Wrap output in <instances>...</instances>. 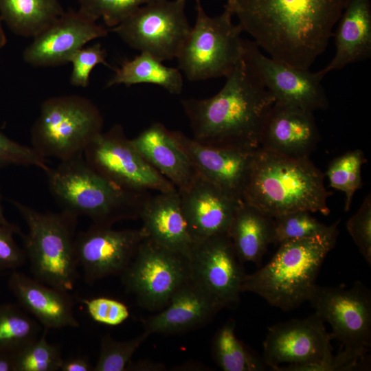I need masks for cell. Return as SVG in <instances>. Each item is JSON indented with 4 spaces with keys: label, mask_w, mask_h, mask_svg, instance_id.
Listing matches in <instances>:
<instances>
[{
    "label": "cell",
    "mask_w": 371,
    "mask_h": 371,
    "mask_svg": "<svg viewBox=\"0 0 371 371\" xmlns=\"http://www.w3.org/2000/svg\"><path fill=\"white\" fill-rule=\"evenodd\" d=\"M177 191L194 243L227 234L236 209L243 201L230 196L198 173L187 188Z\"/></svg>",
    "instance_id": "ac0fdd59"
},
{
    "label": "cell",
    "mask_w": 371,
    "mask_h": 371,
    "mask_svg": "<svg viewBox=\"0 0 371 371\" xmlns=\"http://www.w3.org/2000/svg\"><path fill=\"white\" fill-rule=\"evenodd\" d=\"M348 0H237L243 32L269 54L309 69L326 49Z\"/></svg>",
    "instance_id": "6da1fadb"
},
{
    "label": "cell",
    "mask_w": 371,
    "mask_h": 371,
    "mask_svg": "<svg viewBox=\"0 0 371 371\" xmlns=\"http://www.w3.org/2000/svg\"><path fill=\"white\" fill-rule=\"evenodd\" d=\"M212 348L214 359L224 371H261L265 368L263 359L237 338L233 320H229L218 330Z\"/></svg>",
    "instance_id": "f1b7e54d"
},
{
    "label": "cell",
    "mask_w": 371,
    "mask_h": 371,
    "mask_svg": "<svg viewBox=\"0 0 371 371\" xmlns=\"http://www.w3.org/2000/svg\"><path fill=\"white\" fill-rule=\"evenodd\" d=\"M27 226L21 236L36 280L57 289L72 291L78 278L75 250L78 217L67 212H39L12 201Z\"/></svg>",
    "instance_id": "8992f818"
},
{
    "label": "cell",
    "mask_w": 371,
    "mask_h": 371,
    "mask_svg": "<svg viewBox=\"0 0 371 371\" xmlns=\"http://www.w3.org/2000/svg\"><path fill=\"white\" fill-rule=\"evenodd\" d=\"M146 237L142 228L117 230L95 224L76 234V255L85 281L92 284L111 276H120Z\"/></svg>",
    "instance_id": "9a60e30c"
},
{
    "label": "cell",
    "mask_w": 371,
    "mask_h": 371,
    "mask_svg": "<svg viewBox=\"0 0 371 371\" xmlns=\"http://www.w3.org/2000/svg\"><path fill=\"white\" fill-rule=\"evenodd\" d=\"M331 334L315 312L271 326L263 343L265 364L278 371H333Z\"/></svg>",
    "instance_id": "9c48e42d"
},
{
    "label": "cell",
    "mask_w": 371,
    "mask_h": 371,
    "mask_svg": "<svg viewBox=\"0 0 371 371\" xmlns=\"http://www.w3.org/2000/svg\"><path fill=\"white\" fill-rule=\"evenodd\" d=\"M223 306L192 278L172 296L168 304L144 323L149 335L177 334L207 324Z\"/></svg>",
    "instance_id": "44dd1931"
},
{
    "label": "cell",
    "mask_w": 371,
    "mask_h": 371,
    "mask_svg": "<svg viewBox=\"0 0 371 371\" xmlns=\"http://www.w3.org/2000/svg\"><path fill=\"white\" fill-rule=\"evenodd\" d=\"M125 289L150 311L167 306L173 294L191 279L189 259L146 237L120 275Z\"/></svg>",
    "instance_id": "30bf717a"
},
{
    "label": "cell",
    "mask_w": 371,
    "mask_h": 371,
    "mask_svg": "<svg viewBox=\"0 0 371 371\" xmlns=\"http://www.w3.org/2000/svg\"><path fill=\"white\" fill-rule=\"evenodd\" d=\"M229 236L241 263H260L267 247L274 243L273 218L243 201L230 224Z\"/></svg>",
    "instance_id": "484cf974"
},
{
    "label": "cell",
    "mask_w": 371,
    "mask_h": 371,
    "mask_svg": "<svg viewBox=\"0 0 371 371\" xmlns=\"http://www.w3.org/2000/svg\"><path fill=\"white\" fill-rule=\"evenodd\" d=\"M10 165L34 166L45 172L50 168L47 159L32 146L12 140L0 131V167Z\"/></svg>",
    "instance_id": "8d00e7d4"
},
{
    "label": "cell",
    "mask_w": 371,
    "mask_h": 371,
    "mask_svg": "<svg viewBox=\"0 0 371 371\" xmlns=\"http://www.w3.org/2000/svg\"><path fill=\"white\" fill-rule=\"evenodd\" d=\"M48 330L15 353L14 371H56L63 360L60 348L48 342Z\"/></svg>",
    "instance_id": "1f68e13d"
},
{
    "label": "cell",
    "mask_w": 371,
    "mask_h": 371,
    "mask_svg": "<svg viewBox=\"0 0 371 371\" xmlns=\"http://www.w3.org/2000/svg\"><path fill=\"white\" fill-rule=\"evenodd\" d=\"M49 192L61 210L109 226L139 218L148 192L122 188L93 170L83 154L60 161L45 172Z\"/></svg>",
    "instance_id": "277c9868"
},
{
    "label": "cell",
    "mask_w": 371,
    "mask_h": 371,
    "mask_svg": "<svg viewBox=\"0 0 371 371\" xmlns=\"http://www.w3.org/2000/svg\"><path fill=\"white\" fill-rule=\"evenodd\" d=\"M186 0H158L137 8L111 28L141 52L161 61L177 58L191 26L185 13Z\"/></svg>",
    "instance_id": "8fae6325"
},
{
    "label": "cell",
    "mask_w": 371,
    "mask_h": 371,
    "mask_svg": "<svg viewBox=\"0 0 371 371\" xmlns=\"http://www.w3.org/2000/svg\"><path fill=\"white\" fill-rule=\"evenodd\" d=\"M243 54L275 102L314 112L326 109L328 100L320 71H311L267 56L252 41L244 40Z\"/></svg>",
    "instance_id": "5bb4252c"
},
{
    "label": "cell",
    "mask_w": 371,
    "mask_h": 371,
    "mask_svg": "<svg viewBox=\"0 0 371 371\" xmlns=\"http://www.w3.org/2000/svg\"><path fill=\"white\" fill-rule=\"evenodd\" d=\"M367 161L360 149L348 151L335 158L326 172L331 188L343 192L344 210H350L355 192L361 188V168Z\"/></svg>",
    "instance_id": "4dcf8cb0"
},
{
    "label": "cell",
    "mask_w": 371,
    "mask_h": 371,
    "mask_svg": "<svg viewBox=\"0 0 371 371\" xmlns=\"http://www.w3.org/2000/svg\"><path fill=\"white\" fill-rule=\"evenodd\" d=\"M83 157L93 170L126 189L158 192L177 190L144 158L120 124L100 133L86 148Z\"/></svg>",
    "instance_id": "4fadbf2b"
},
{
    "label": "cell",
    "mask_w": 371,
    "mask_h": 371,
    "mask_svg": "<svg viewBox=\"0 0 371 371\" xmlns=\"http://www.w3.org/2000/svg\"><path fill=\"white\" fill-rule=\"evenodd\" d=\"M313 113L275 102L262 128L260 148L289 157H308L320 138Z\"/></svg>",
    "instance_id": "ffe728a7"
},
{
    "label": "cell",
    "mask_w": 371,
    "mask_h": 371,
    "mask_svg": "<svg viewBox=\"0 0 371 371\" xmlns=\"http://www.w3.org/2000/svg\"><path fill=\"white\" fill-rule=\"evenodd\" d=\"M64 12L58 0H0L1 20L25 37H34Z\"/></svg>",
    "instance_id": "83f0119b"
},
{
    "label": "cell",
    "mask_w": 371,
    "mask_h": 371,
    "mask_svg": "<svg viewBox=\"0 0 371 371\" xmlns=\"http://www.w3.org/2000/svg\"><path fill=\"white\" fill-rule=\"evenodd\" d=\"M7 42L6 36L1 25V20L0 19V49H2Z\"/></svg>",
    "instance_id": "bcb514c9"
},
{
    "label": "cell",
    "mask_w": 371,
    "mask_h": 371,
    "mask_svg": "<svg viewBox=\"0 0 371 371\" xmlns=\"http://www.w3.org/2000/svg\"><path fill=\"white\" fill-rule=\"evenodd\" d=\"M196 2L195 23L177 57L179 69L190 81L226 77L243 55V30L225 11L212 17Z\"/></svg>",
    "instance_id": "ba28073f"
},
{
    "label": "cell",
    "mask_w": 371,
    "mask_h": 371,
    "mask_svg": "<svg viewBox=\"0 0 371 371\" xmlns=\"http://www.w3.org/2000/svg\"><path fill=\"white\" fill-rule=\"evenodd\" d=\"M139 218L147 238L189 258L194 242L181 210L177 190L150 195L143 205Z\"/></svg>",
    "instance_id": "603a6c76"
},
{
    "label": "cell",
    "mask_w": 371,
    "mask_h": 371,
    "mask_svg": "<svg viewBox=\"0 0 371 371\" xmlns=\"http://www.w3.org/2000/svg\"><path fill=\"white\" fill-rule=\"evenodd\" d=\"M308 301L332 327L341 350L366 359L371 346V293L363 283L350 288L315 285Z\"/></svg>",
    "instance_id": "7c38bea8"
},
{
    "label": "cell",
    "mask_w": 371,
    "mask_h": 371,
    "mask_svg": "<svg viewBox=\"0 0 371 371\" xmlns=\"http://www.w3.org/2000/svg\"><path fill=\"white\" fill-rule=\"evenodd\" d=\"M79 10L92 19H102L113 27L139 7L158 0H77Z\"/></svg>",
    "instance_id": "e575fe53"
},
{
    "label": "cell",
    "mask_w": 371,
    "mask_h": 371,
    "mask_svg": "<svg viewBox=\"0 0 371 371\" xmlns=\"http://www.w3.org/2000/svg\"><path fill=\"white\" fill-rule=\"evenodd\" d=\"M144 158L177 190L187 188L197 172L175 139L172 131L156 122L131 139Z\"/></svg>",
    "instance_id": "cb8c5ba5"
},
{
    "label": "cell",
    "mask_w": 371,
    "mask_h": 371,
    "mask_svg": "<svg viewBox=\"0 0 371 371\" xmlns=\"http://www.w3.org/2000/svg\"><path fill=\"white\" fill-rule=\"evenodd\" d=\"M41 326L19 306L0 305V352L16 353L41 335Z\"/></svg>",
    "instance_id": "f546056e"
},
{
    "label": "cell",
    "mask_w": 371,
    "mask_h": 371,
    "mask_svg": "<svg viewBox=\"0 0 371 371\" xmlns=\"http://www.w3.org/2000/svg\"><path fill=\"white\" fill-rule=\"evenodd\" d=\"M8 285L20 306L33 315L44 328L80 326L69 292L50 286L16 271L11 273Z\"/></svg>",
    "instance_id": "7402d4cb"
},
{
    "label": "cell",
    "mask_w": 371,
    "mask_h": 371,
    "mask_svg": "<svg viewBox=\"0 0 371 371\" xmlns=\"http://www.w3.org/2000/svg\"><path fill=\"white\" fill-rule=\"evenodd\" d=\"M150 335H141L126 341H119L109 334L102 336L98 359L93 371H126L127 365L138 348Z\"/></svg>",
    "instance_id": "836d02e7"
},
{
    "label": "cell",
    "mask_w": 371,
    "mask_h": 371,
    "mask_svg": "<svg viewBox=\"0 0 371 371\" xmlns=\"http://www.w3.org/2000/svg\"><path fill=\"white\" fill-rule=\"evenodd\" d=\"M153 84L172 94H180L183 89V77L178 68L165 66L153 56L141 52L131 60H124L106 83V87L124 84Z\"/></svg>",
    "instance_id": "4316f807"
},
{
    "label": "cell",
    "mask_w": 371,
    "mask_h": 371,
    "mask_svg": "<svg viewBox=\"0 0 371 371\" xmlns=\"http://www.w3.org/2000/svg\"><path fill=\"white\" fill-rule=\"evenodd\" d=\"M346 228L361 255L371 265V197L367 195L357 212L347 221Z\"/></svg>",
    "instance_id": "74e56055"
},
{
    "label": "cell",
    "mask_w": 371,
    "mask_h": 371,
    "mask_svg": "<svg viewBox=\"0 0 371 371\" xmlns=\"http://www.w3.org/2000/svg\"><path fill=\"white\" fill-rule=\"evenodd\" d=\"M188 259L192 280L223 308L238 302L246 273L227 234L194 243Z\"/></svg>",
    "instance_id": "2e32d148"
},
{
    "label": "cell",
    "mask_w": 371,
    "mask_h": 371,
    "mask_svg": "<svg viewBox=\"0 0 371 371\" xmlns=\"http://www.w3.org/2000/svg\"><path fill=\"white\" fill-rule=\"evenodd\" d=\"M172 131L198 174L230 196L243 201V191L256 150L208 146L180 131Z\"/></svg>",
    "instance_id": "d6986e66"
},
{
    "label": "cell",
    "mask_w": 371,
    "mask_h": 371,
    "mask_svg": "<svg viewBox=\"0 0 371 371\" xmlns=\"http://www.w3.org/2000/svg\"><path fill=\"white\" fill-rule=\"evenodd\" d=\"M106 57V52L100 43L83 47L76 51L69 60L72 65L70 83L74 87H87L89 83L91 72L96 65L103 64L109 66Z\"/></svg>",
    "instance_id": "d590c367"
},
{
    "label": "cell",
    "mask_w": 371,
    "mask_h": 371,
    "mask_svg": "<svg viewBox=\"0 0 371 371\" xmlns=\"http://www.w3.org/2000/svg\"><path fill=\"white\" fill-rule=\"evenodd\" d=\"M94 366L88 357L76 356L63 359L60 368L61 371H93Z\"/></svg>",
    "instance_id": "60d3db41"
},
{
    "label": "cell",
    "mask_w": 371,
    "mask_h": 371,
    "mask_svg": "<svg viewBox=\"0 0 371 371\" xmlns=\"http://www.w3.org/2000/svg\"><path fill=\"white\" fill-rule=\"evenodd\" d=\"M166 368V366L161 363L149 359H141L137 361L131 360L127 365L126 371H163Z\"/></svg>",
    "instance_id": "b9f144b4"
},
{
    "label": "cell",
    "mask_w": 371,
    "mask_h": 371,
    "mask_svg": "<svg viewBox=\"0 0 371 371\" xmlns=\"http://www.w3.org/2000/svg\"><path fill=\"white\" fill-rule=\"evenodd\" d=\"M103 116L89 99L51 97L40 108L31 129L32 147L43 157L65 161L82 155L103 131Z\"/></svg>",
    "instance_id": "52a82bcc"
},
{
    "label": "cell",
    "mask_w": 371,
    "mask_h": 371,
    "mask_svg": "<svg viewBox=\"0 0 371 371\" xmlns=\"http://www.w3.org/2000/svg\"><path fill=\"white\" fill-rule=\"evenodd\" d=\"M339 220L327 226L308 211H297L273 217L274 243L293 239L322 236L337 229Z\"/></svg>",
    "instance_id": "d6a6232c"
},
{
    "label": "cell",
    "mask_w": 371,
    "mask_h": 371,
    "mask_svg": "<svg viewBox=\"0 0 371 371\" xmlns=\"http://www.w3.org/2000/svg\"><path fill=\"white\" fill-rule=\"evenodd\" d=\"M0 225L9 227H12L17 229H20V228L17 225L10 223L6 218V217L4 215V212H3V207L1 203V201H0Z\"/></svg>",
    "instance_id": "ee69618b"
},
{
    "label": "cell",
    "mask_w": 371,
    "mask_h": 371,
    "mask_svg": "<svg viewBox=\"0 0 371 371\" xmlns=\"http://www.w3.org/2000/svg\"><path fill=\"white\" fill-rule=\"evenodd\" d=\"M338 21L335 56L320 70L324 76L371 56V1L348 0Z\"/></svg>",
    "instance_id": "d4e9b609"
},
{
    "label": "cell",
    "mask_w": 371,
    "mask_h": 371,
    "mask_svg": "<svg viewBox=\"0 0 371 371\" xmlns=\"http://www.w3.org/2000/svg\"><path fill=\"white\" fill-rule=\"evenodd\" d=\"M336 229L327 234L281 242L263 267L245 274L240 291L260 295L271 305L290 311L308 301L321 266L335 247Z\"/></svg>",
    "instance_id": "5b68a950"
},
{
    "label": "cell",
    "mask_w": 371,
    "mask_h": 371,
    "mask_svg": "<svg viewBox=\"0 0 371 371\" xmlns=\"http://www.w3.org/2000/svg\"><path fill=\"white\" fill-rule=\"evenodd\" d=\"M225 78L216 95L181 100L193 139L212 146L255 150L275 99L244 54Z\"/></svg>",
    "instance_id": "7a4b0ae2"
},
{
    "label": "cell",
    "mask_w": 371,
    "mask_h": 371,
    "mask_svg": "<svg viewBox=\"0 0 371 371\" xmlns=\"http://www.w3.org/2000/svg\"><path fill=\"white\" fill-rule=\"evenodd\" d=\"M107 34L106 29L79 10L64 12L33 37L23 52V58L34 67L65 65L87 43Z\"/></svg>",
    "instance_id": "e0dca14e"
},
{
    "label": "cell",
    "mask_w": 371,
    "mask_h": 371,
    "mask_svg": "<svg viewBox=\"0 0 371 371\" xmlns=\"http://www.w3.org/2000/svg\"><path fill=\"white\" fill-rule=\"evenodd\" d=\"M236 1L237 0H227L224 11L233 15Z\"/></svg>",
    "instance_id": "f6af8a7d"
},
{
    "label": "cell",
    "mask_w": 371,
    "mask_h": 371,
    "mask_svg": "<svg viewBox=\"0 0 371 371\" xmlns=\"http://www.w3.org/2000/svg\"><path fill=\"white\" fill-rule=\"evenodd\" d=\"M22 235L21 229L0 225V270L16 269L23 265L27 257L15 242L13 234Z\"/></svg>",
    "instance_id": "ab89813d"
},
{
    "label": "cell",
    "mask_w": 371,
    "mask_h": 371,
    "mask_svg": "<svg viewBox=\"0 0 371 371\" xmlns=\"http://www.w3.org/2000/svg\"><path fill=\"white\" fill-rule=\"evenodd\" d=\"M91 318L108 326L120 325L129 317L127 306L123 302L107 297H96L84 300Z\"/></svg>",
    "instance_id": "f35d334b"
},
{
    "label": "cell",
    "mask_w": 371,
    "mask_h": 371,
    "mask_svg": "<svg viewBox=\"0 0 371 371\" xmlns=\"http://www.w3.org/2000/svg\"><path fill=\"white\" fill-rule=\"evenodd\" d=\"M15 353L0 352V371H14Z\"/></svg>",
    "instance_id": "7bdbcfd3"
},
{
    "label": "cell",
    "mask_w": 371,
    "mask_h": 371,
    "mask_svg": "<svg viewBox=\"0 0 371 371\" xmlns=\"http://www.w3.org/2000/svg\"><path fill=\"white\" fill-rule=\"evenodd\" d=\"M324 175L308 157H293L259 148L251 159L243 200L276 217L308 211L328 215Z\"/></svg>",
    "instance_id": "3957f363"
}]
</instances>
